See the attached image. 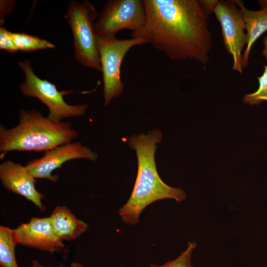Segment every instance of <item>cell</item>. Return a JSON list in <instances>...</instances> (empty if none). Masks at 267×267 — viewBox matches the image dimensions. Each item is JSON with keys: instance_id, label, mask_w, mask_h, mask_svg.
Returning <instances> with one entry per match:
<instances>
[{"instance_id": "obj_18", "label": "cell", "mask_w": 267, "mask_h": 267, "mask_svg": "<svg viewBox=\"0 0 267 267\" xmlns=\"http://www.w3.org/2000/svg\"><path fill=\"white\" fill-rule=\"evenodd\" d=\"M0 49L10 53L18 51L13 42L12 32L3 27L0 28Z\"/></svg>"}, {"instance_id": "obj_2", "label": "cell", "mask_w": 267, "mask_h": 267, "mask_svg": "<svg viewBox=\"0 0 267 267\" xmlns=\"http://www.w3.org/2000/svg\"><path fill=\"white\" fill-rule=\"evenodd\" d=\"M162 138L161 132L154 130L147 134H134L128 139V145L136 152L138 169L131 195L118 211L125 223L136 224L143 210L157 201L171 199L180 202L186 198L183 190L168 185L158 175L155 153Z\"/></svg>"}, {"instance_id": "obj_17", "label": "cell", "mask_w": 267, "mask_h": 267, "mask_svg": "<svg viewBox=\"0 0 267 267\" xmlns=\"http://www.w3.org/2000/svg\"><path fill=\"white\" fill-rule=\"evenodd\" d=\"M196 244L195 242H189L187 248L177 258L168 261L163 265L151 264L149 267H192L191 259L193 250Z\"/></svg>"}, {"instance_id": "obj_1", "label": "cell", "mask_w": 267, "mask_h": 267, "mask_svg": "<svg viewBox=\"0 0 267 267\" xmlns=\"http://www.w3.org/2000/svg\"><path fill=\"white\" fill-rule=\"evenodd\" d=\"M145 20L132 33L175 60H195L204 66L212 46L209 15L199 0H143Z\"/></svg>"}, {"instance_id": "obj_8", "label": "cell", "mask_w": 267, "mask_h": 267, "mask_svg": "<svg viewBox=\"0 0 267 267\" xmlns=\"http://www.w3.org/2000/svg\"><path fill=\"white\" fill-rule=\"evenodd\" d=\"M214 13L221 27L224 47L232 56V69L241 74L242 51L247 42L241 12L233 0H219Z\"/></svg>"}, {"instance_id": "obj_21", "label": "cell", "mask_w": 267, "mask_h": 267, "mask_svg": "<svg viewBox=\"0 0 267 267\" xmlns=\"http://www.w3.org/2000/svg\"><path fill=\"white\" fill-rule=\"evenodd\" d=\"M31 267H50L44 266L40 264L38 261L36 260H33L32 261ZM58 267H66L62 264H60ZM69 267H85L82 264L77 263L73 262L71 264Z\"/></svg>"}, {"instance_id": "obj_10", "label": "cell", "mask_w": 267, "mask_h": 267, "mask_svg": "<svg viewBox=\"0 0 267 267\" xmlns=\"http://www.w3.org/2000/svg\"><path fill=\"white\" fill-rule=\"evenodd\" d=\"M17 244L53 253L64 247L55 234L49 217L32 218L14 229Z\"/></svg>"}, {"instance_id": "obj_22", "label": "cell", "mask_w": 267, "mask_h": 267, "mask_svg": "<svg viewBox=\"0 0 267 267\" xmlns=\"http://www.w3.org/2000/svg\"><path fill=\"white\" fill-rule=\"evenodd\" d=\"M263 44H264L265 48L262 52V54L265 57L266 60L267 61V36L264 37Z\"/></svg>"}, {"instance_id": "obj_23", "label": "cell", "mask_w": 267, "mask_h": 267, "mask_svg": "<svg viewBox=\"0 0 267 267\" xmlns=\"http://www.w3.org/2000/svg\"><path fill=\"white\" fill-rule=\"evenodd\" d=\"M258 2H259L261 8H267V0H258Z\"/></svg>"}, {"instance_id": "obj_13", "label": "cell", "mask_w": 267, "mask_h": 267, "mask_svg": "<svg viewBox=\"0 0 267 267\" xmlns=\"http://www.w3.org/2000/svg\"><path fill=\"white\" fill-rule=\"evenodd\" d=\"M48 217L55 234L62 241L77 238L88 227L64 206L56 207Z\"/></svg>"}, {"instance_id": "obj_15", "label": "cell", "mask_w": 267, "mask_h": 267, "mask_svg": "<svg viewBox=\"0 0 267 267\" xmlns=\"http://www.w3.org/2000/svg\"><path fill=\"white\" fill-rule=\"evenodd\" d=\"M12 36L18 51H32L55 47L54 44L47 40L24 33H12Z\"/></svg>"}, {"instance_id": "obj_11", "label": "cell", "mask_w": 267, "mask_h": 267, "mask_svg": "<svg viewBox=\"0 0 267 267\" xmlns=\"http://www.w3.org/2000/svg\"><path fill=\"white\" fill-rule=\"evenodd\" d=\"M0 178L7 190L24 197L41 211L45 210L42 202L44 196L36 189L35 178L25 166L11 160L3 162L0 165Z\"/></svg>"}, {"instance_id": "obj_5", "label": "cell", "mask_w": 267, "mask_h": 267, "mask_svg": "<svg viewBox=\"0 0 267 267\" xmlns=\"http://www.w3.org/2000/svg\"><path fill=\"white\" fill-rule=\"evenodd\" d=\"M18 64L25 75V80L20 85L21 94L27 97H35L46 105L48 110L47 117L49 120L61 122L65 118L85 114L88 107L87 104L72 105L67 104L63 96L70 91H59L55 84L38 77L32 69L29 59L19 61Z\"/></svg>"}, {"instance_id": "obj_3", "label": "cell", "mask_w": 267, "mask_h": 267, "mask_svg": "<svg viewBox=\"0 0 267 267\" xmlns=\"http://www.w3.org/2000/svg\"><path fill=\"white\" fill-rule=\"evenodd\" d=\"M77 136L68 123L51 121L35 110L21 109L16 126L6 129L0 126V157L12 151H47Z\"/></svg>"}, {"instance_id": "obj_16", "label": "cell", "mask_w": 267, "mask_h": 267, "mask_svg": "<svg viewBox=\"0 0 267 267\" xmlns=\"http://www.w3.org/2000/svg\"><path fill=\"white\" fill-rule=\"evenodd\" d=\"M264 68L262 75L257 77L259 84L258 89L254 92L245 94L243 97L244 103L253 105L259 104L263 101H267V65Z\"/></svg>"}, {"instance_id": "obj_20", "label": "cell", "mask_w": 267, "mask_h": 267, "mask_svg": "<svg viewBox=\"0 0 267 267\" xmlns=\"http://www.w3.org/2000/svg\"><path fill=\"white\" fill-rule=\"evenodd\" d=\"M6 7L0 3V19H2L5 15L9 13L11 11H12L14 6V3H15L14 1H7L4 0Z\"/></svg>"}, {"instance_id": "obj_7", "label": "cell", "mask_w": 267, "mask_h": 267, "mask_svg": "<svg viewBox=\"0 0 267 267\" xmlns=\"http://www.w3.org/2000/svg\"><path fill=\"white\" fill-rule=\"evenodd\" d=\"M145 11L143 0H110L107 1L95 23L97 37H115L120 31L132 33L140 29L144 24Z\"/></svg>"}, {"instance_id": "obj_9", "label": "cell", "mask_w": 267, "mask_h": 267, "mask_svg": "<svg viewBox=\"0 0 267 267\" xmlns=\"http://www.w3.org/2000/svg\"><path fill=\"white\" fill-rule=\"evenodd\" d=\"M97 157L95 152L81 142H71L45 151L42 157L28 162L25 166L35 178L56 182L58 177L52 173L61 168L64 163L76 159L95 161Z\"/></svg>"}, {"instance_id": "obj_14", "label": "cell", "mask_w": 267, "mask_h": 267, "mask_svg": "<svg viewBox=\"0 0 267 267\" xmlns=\"http://www.w3.org/2000/svg\"><path fill=\"white\" fill-rule=\"evenodd\" d=\"M16 241L14 229L0 226V266L1 267H19L15 255Z\"/></svg>"}, {"instance_id": "obj_19", "label": "cell", "mask_w": 267, "mask_h": 267, "mask_svg": "<svg viewBox=\"0 0 267 267\" xmlns=\"http://www.w3.org/2000/svg\"><path fill=\"white\" fill-rule=\"evenodd\" d=\"M199 0L203 8L209 15L214 12V10L219 1L218 0Z\"/></svg>"}, {"instance_id": "obj_12", "label": "cell", "mask_w": 267, "mask_h": 267, "mask_svg": "<svg viewBox=\"0 0 267 267\" xmlns=\"http://www.w3.org/2000/svg\"><path fill=\"white\" fill-rule=\"evenodd\" d=\"M239 8L245 24L247 42L242 55V67L248 65L249 55L251 47L256 40L267 31V8H262L259 10L247 9L242 0H233Z\"/></svg>"}, {"instance_id": "obj_4", "label": "cell", "mask_w": 267, "mask_h": 267, "mask_svg": "<svg viewBox=\"0 0 267 267\" xmlns=\"http://www.w3.org/2000/svg\"><path fill=\"white\" fill-rule=\"evenodd\" d=\"M98 15L90 1L71 0L69 3L65 18L73 36L76 60L85 67L101 72L95 29Z\"/></svg>"}, {"instance_id": "obj_6", "label": "cell", "mask_w": 267, "mask_h": 267, "mask_svg": "<svg viewBox=\"0 0 267 267\" xmlns=\"http://www.w3.org/2000/svg\"><path fill=\"white\" fill-rule=\"evenodd\" d=\"M97 43L102 74L104 104L107 106L113 98L119 97L123 92L124 85L121 79V69L125 55L133 47L146 42L140 38L119 40L116 37H97Z\"/></svg>"}]
</instances>
